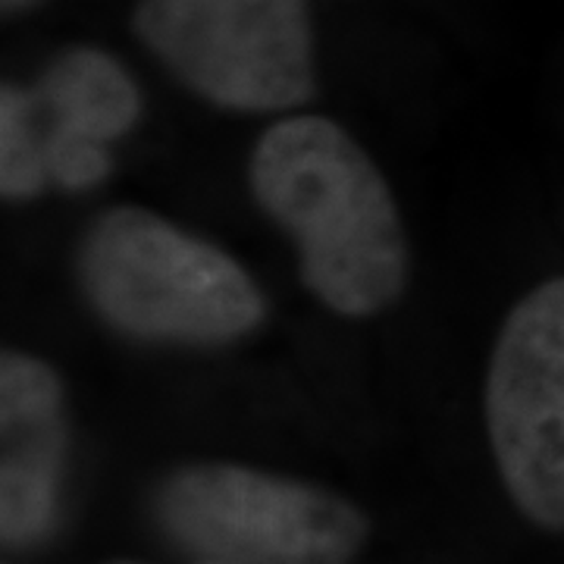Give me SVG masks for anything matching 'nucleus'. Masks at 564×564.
<instances>
[{
  "mask_svg": "<svg viewBox=\"0 0 564 564\" xmlns=\"http://www.w3.org/2000/svg\"><path fill=\"white\" fill-rule=\"evenodd\" d=\"M22 3H29V0H3V7H22Z\"/></svg>",
  "mask_w": 564,
  "mask_h": 564,
  "instance_id": "6e6552de",
  "label": "nucleus"
},
{
  "mask_svg": "<svg viewBox=\"0 0 564 564\" xmlns=\"http://www.w3.org/2000/svg\"><path fill=\"white\" fill-rule=\"evenodd\" d=\"M141 44L204 101L292 110L314 98V32L304 0H139Z\"/></svg>",
  "mask_w": 564,
  "mask_h": 564,
  "instance_id": "20e7f679",
  "label": "nucleus"
},
{
  "mask_svg": "<svg viewBox=\"0 0 564 564\" xmlns=\"http://www.w3.org/2000/svg\"><path fill=\"white\" fill-rule=\"evenodd\" d=\"M113 564H135V562H113ZM202 564H226V562H202Z\"/></svg>",
  "mask_w": 564,
  "mask_h": 564,
  "instance_id": "1a4fd4ad",
  "label": "nucleus"
},
{
  "mask_svg": "<svg viewBox=\"0 0 564 564\" xmlns=\"http://www.w3.org/2000/svg\"><path fill=\"white\" fill-rule=\"evenodd\" d=\"M66 458L63 389L39 358L7 351L0 364V533L22 549L57 518Z\"/></svg>",
  "mask_w": 564,
  "mask_h": 564,
  "instance_id": "0eeeda50",
  "label": "nucleus"
},
{
  "mask_svg": "<svg viewBox=\"0 0 564 564\" xmlns=\"http://www.w3.org/2000/svg\"><path fill=\"white\" fill-rule=\"evenodd\" d=\"M79 273L104 321L144 343H232L263 317L239 261L141 207L107 210L88 229Z\"/></svg>",
  "mask_w": 564,
  "mask_h": 564,
  "instance_id": "f03ea898",
  "label": "nucleus"
},
{
  "mask_svg": "<svg viewBox=\"0 0 564 564\" xmlns=\"http://www.w3.org/2000/svg\"><path fill=\"white\" fill-rule=\"evenodd\" d=\"M251 188L299 248L307 289L345 317H370L402 295L408 245L377 163L343 126L289 117L251 158Z\"/></svg>",
  "mask_w": 564,
  "mask_h": 564,
  "instance_id": "f257e3e1",
  "label": "nucleus"
},
{
  "mask_svg": "<svg viewBox=\"0 0 564 564\" xmlns=\"http://www.w3.org/2000/svg\"><path fill=\"white\" fill-rule=\"evenodd\" d=\"M158 521L202 562L355 564L370 524L323 486L242 464H188L163 480Z\"/></svg>",
  "mask_w": 564,
  "mask_h": 564,
  "instance_id": "7ed1b4c3",
  "label": "nucleus"
},
{
  "mask_svg": "<svg viewBox=\"0 0 564 564\" xmlns=\"http://www.w3.org/2000/svg\"><path fill=\"white\" fill-rule=\"evenodd\" d=\"M486 426L511 502L564 530V280L508 314L486 377Z\"/></svg>",
  "mask_w": 564,
  "mask_h": 564,
  "instance_id": "423d86ee",
  "label": "nucleus"
},
{
  "mask_svg": "<svg viewBox=\"0 0 564 564\" xmlns=\"http://www.w3.org/2000/svg\"><path fill=\"white\" fill-rule=\"evenodd\" d=\"M141 113V91L120 61L98 47H66L35 85L0 91V188L35 198L47 185L69 192L107 176V144Z\"/></svg>",
  "mask_w": 564,
  "mask_h": 564,
  "instance_id": "39448f33",
  "label": "nucleus"
}]
</instances>
